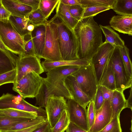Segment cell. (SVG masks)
Returning <instances> with one entry per match:
<instances>
[{"label": "cell", "mask_w": 132, "mask_h": 132, "mask_svg": "<svg viewBox=\"0 0 132 132\" xmlns=\"http://www.w3.org/2000/svg\"><path fill=\"white\" fill-rule=\"evenodd\" d=\"M128 35L132 36V30L129 32Z\"/></svg>", "instance_id": "816d5d0a"}, {"label": "cell", "mask_w": 132, "mask_h": 132, "mask_svg": "<svg viewBox=\"0 0 132 132\" xmlns=\"http://www.w3.org/2000/svg\"><path fill=\"white\" fill-rule=\"evenodd\" d=\"M66 132H88L70 122Z\"/></svg>", "instance_id": "bcb514c9"}, {"label": "cell", "mask_w": 132, "mask_h": 132, "mask_svg": "<svg viewBox=\"0 0 132 132\" xmlns=\"http://www.w3.org/2000/svg\"><path fill=\"white\" fill-rule=\"evenodd\" d=\"M67 110L70 122L88 131L89 128L86 108L73 99L67 100Z\"/></svg>", "instance_id": "7c38bea8"}, {"label": "cell", "mask_w": 132, "mask_h": 132, "mask_svg": "<svg viewBox=\"0 0 132 132\" xmlns=\"http://www.w3.org/2000/svg\"><path fill=\"white\" fill-rule=\"evenodd\" d=\"M110 61L114 76L116 90L123 91L130 88L132 79L127 72L119 48L115 47Z\"/></svg>", "instance_id": "ba28073f"}, {"label": "cell", "mask_w": 132, "mask_h": 132, "mask_svg": "<svg viewBox=\"0 0 132 132\" xmlns=\"http://www.w3.org/2000/svg\"><path fill=\"white\" fill-rule=\"evenodd\" d=\"M30 32L26 35L23 37L24 43V53L23 56H36Z\"/></svg>", "instance_id": "74e56055"}, {"label": "cell", "mask_w": 132, "mask_h": 132, "mask_svg": "<svg viewBox=\"0 0 132 132\" xmlns=\"http://www.w3.org/2000/svg\"><path fill=\"white\" fill-rule=\"evenodd\" d=\"M73 30L79 58L90 60L103 43L101 28L92 16L82 18Z\"/></svg>", "instance_id": "6da1fadb"}, {"label": "cell", "mask_w": 132, "mask_h": 132, "mask_svg": "<svg viewBox=\"0 0 132 132\" xmlns=\"http://www.w3.org/2000/svg\"><path fill=\"white\" fill-rule=\"evenodd\" d=\"M17 71V68L0 74V86L16 82Z\"/></svg>", "instance_id": "d590c367"}, {"label": "cell", "mask_w": 132, "mask_h": 132, "mask_svg": "<svg viewBox=\"0 0 132 132\" xmlns=\"http://www.w3.org/2000/svg\"><path fill=\"white\" fill-rule=\"evenodd\" d=\"M119 49L127 74L132 79V63L130 57L129 49L125 45Z\"/></svg>", "instance_id": "d6a6232c"}, {"label": "cell", "mask_w": 132, "mask_h": 132, "mask_svg": "<svg viewBox=\"0 0 132 132\" xmlns=\"http://www.w3.org/2000/svg\"><path fill=\"white\" fill-rule=\"evenodd\" d=\"M0 40L8 50L20 57L23 56V37L15 30L9 20H0Z\"/></svg>", "instance_id": "277c9868"}, {"label": "cell", "mask_w": 132, "mask_h": 132, "mask_svg": "<svg viewBox=\"0 0 132 132\" xmlns=\"http://www.w3.org/2000/svg\"><path fill=\"white\" fill-rule=\"evenodd\" d=\"M119 117V115L115 117L104 128L99 132H122Z\"/></svg>", "instance_id": "8d00e7d4"}, {"label": "cell", "mask_w": 132, "mask_h": 132, "mask_svg": "<svg viewBox=\"0 0 132 132\" xmlns=\"http://www.w3.org/2000/svg\"><path fill=\"white\" fill-rule=\"evenodd\" d=\"M32 119L0 116V129L10 127L20 123Z\"/></svg>", "instance_id": "1f68e13d"}, {"label": "cell", "mask_w": 132, "mask_h": 132, "mask_svg": "<svg viewBox=\"0 0 132 132\" xmlns=\"http://www.w3.org/2000/svg\"><path fill=\"white\" fill-rule=\"evenodd\" d=\"M0 116L31 119H35L39 116L38 114L36 112L27 111L11 108L0 109Z\"/></svg>", "instance_id": "d4e9b609"}, {"label": "cell", "mask_w": 132, "mask_h": 132, "mask_svg": "<svg viewBox=\"0 0 132 132\" xmlns=\"http://www.w3.org/2000/svg\"><path fill=\"white\" fill-rule=\"evenodd\" d=\"M65 82L73 100L86 108L92 100L81 89L75 78L72 75H70L66 78Z\"/></svg>", "instance_id": "2e32d148"}, {"label": "cell", "mask_w": 132, "mask_h": 132, "mask_svg": "<svg viewBox=\"0 0 132 132\" xmlns=\"http://www.w3.org/2000/svg\"><path fill=\"white\" fill-rule=\"evenodd\" d=\"M35 26L31 23L28 24L27 26V29L30 32H32L34 29Z\"/></svg>", "instance_id": "f907efd6"}, {"label": "cell", "mask_w": 132, "mask_h": 132, "mask_svg": "<svg viewBox=\"0 0 132 132\" xmlns=\"http://www.w3.org/2000/svg\"><path fill=\"white\" fill-rule=\"evenodd\" d=\"M20 57L8 50L0 40V74L16 68Z\"/></svg>", "instance_id": "9a60e30c"}, {"label": "cell", "mask_w": 132, "mask_h": 132, "mask_svg": "<svg viewBox=\"0 0 132 132\" xmlns=\"http://www.w3.org/2000/svg\"><path fill=\"white\" fill-rule=\"evenodd\" d=\"M27 17L35 26L46 24L48 21L39 9L32 11Z\"/></svg>", "instance_id": "4dcf8cb0"}, {"label": "cell", "mask_w": 132, "mask_h": 132, "mask_svg": "<svg viewBox=\"0 0 132 132\" xmlns=\"http://www.w3.org/2000/svg\"><path fill=\"white\" fill-rule=\"evenodd\" d=\"M51 19L57 25L59 46L62 60L79 59L77 40L73 30L55 14Z\"/></svg>", "instance_id": "3957f363"}, {"label": "cell", "mask_w": 132, "mask_h": 132, "mask_svg": "<svg viewBox=\"0 0 132 132\" xmlns=\"http://www.w3.org/2000/svg\"><path fill=\"white\" fill-rule=\"evenodd\" d=\"M99 86H104L113 91L116 89L114 76L110 60Z\"/></svg>", "instance_id": "484cf974"}, {"label": "cell", "mask_w": 132, "mask_h": 132, "mask_svg": "<svg viewBox=\"0 0 132 132\" xmlns=\"http://www.w3.org/2000/svg\"><path fill=\"white\" fill-rule=\"evenodd\" d=\"M13 108L37 113L39 116L47 117L46 111L42 108L28 103L19 94L15 95L7 93L0 97V109Z\"/></svg>", "instance_id": "9c48e42d"}, {"label": "cell", "mask_w": 132, "mask_h": 132, "mask_svg": "<svg viewBox=\"0 0 132 132\" xmlns=\"http://www.w3.org/2000/svg\"><path fill=\"white\" fill-rule=\"evenodd\" d=\"M55 15L73 30L79 21L72 16L68 5L62 3L60 0L56 7Z\"/></svg>", "instance_id": "603a6c76"}, {"label": "cell", "mask_w": 132, "mask_h": 132, "mask_svg": "<svg viewBox=\"0 0 132 132\" xmlns=\"http://www.w3.org/2000/svg\"><path fill=\"white\" fill-rule=\"evenodd\" d=\"M9 20L15 30L22 37L30 32L27 29L28 25L31 23L27 17H18L11 15Z\"/></svg>", "instance_id": "cb8c5ba5"}, {"label": "cell", "mask_w": 132, "mask_h": 132, "mask_svg": "<svg viewBox=\"0 0 132 132\" xmlns=\"http://www.w3.org/2000/svg\"><path fill=\"white\" fill-rule=\"evenodd\" d=\"M104 102L101 91V86H99L94 101L95 110L100 109L103 105Z\"/></svg>", "instance_id": "60d3db41"}, {"label": "cell", "mask_w": 132, "mask_h": 132, "mask_svg": "<svg viewBox=\"0 0 132 132\" xmlns=\"http://www.w3.org/2000/svg\"><path fill=\"white\" fill-rule=\"evenodd\" d=\"M20 2L28 5L32 9V11L36 10L39 8L40 0H18Z\"/></svg>", "instance_id": "b9f144b4"}, {"label": "cell", "mask_w": 132, "mask_h": 132, "mask_svg": "<svg viewBox=\"0 0 132 132\" xmlns=\"http://www.w3.org/2000/svg\"><path fill=\"white\" fill-rule=\"evenodd\" d=\"M47 120V117L38 116L36 118L24 121L13 126L0 129V131H10L23 129L32 127Z\"/></svg>", "instance_id": "83f0119b"}, {"label": "cell", "mask_w": 132, "mask_h": 132, "mask_svg": "<svg viewBox=\"0 0 132 132\" xmlns=\"http://www.w3.org/2000/svg\"><path fill=\"white\" fill-rule=\"evenodd\" d=\"M109 24L113 29L124 34H128L132 30V16L114 15L111 18Z\"/></svg>", "instance_id": "d6986e66"}, {"label": "cell", "mask_w": 132, "mask_h": 132, "mask_svg": "<svg viewBox=\"0 0 132 132\" xmlns=\"http://www.w3.org/2000/svg\"><path fill=\"white\" fill-rule=\"evenodd\" d=\"M131 110L132 112V109H131ZM131 132H132V119L131 120Z\"/></svg>", "instance_id": "f5cc1de1"}, {"label": "cell", "mask_w": 132, "mask_h": 132, "mask_svg": "<svg viewBox=\"0 0 132 132\" xmlns=\"http://www.w3.org/2000/svg\"><path fill=\"white\" fill-rule=\"evenodd\" d=\"M115 0H80L81 5L84 7L89 6H106L112 8Z\"/></svg>", "instance_id": "e575fe53"}, {"label": "cell", "mask_w": 132, "mask_h": 132, "mask_svg": "<svg viewBox=\"0 0 132 132\" xmlns=\"http://www.w3.org/2000/svg\"><path fill=\"white\" fill-rule=\"evenodd\" d=\"M72 75L82 91L94 101L98 84L93 64L90 62L88 64L80 67Z\"/></svg>", "instance_id": "5b68a950"}, {"label": "cell", "mask_w": 132, "mask_h": 132, "mask_svg": "<svg viewBox=\"0 0 132 132\" xmlns=\"http://www.w3.org/2000/svg\"><path fill=\"white\" fill-rule=\"evenodd\" d=\"M42 58L51 61L62 60L59 46L57 25L51 19L46 24L45 46Z\"/></svg>", "instance_id": "52a82bcc"}, {"label": "cell", "mask_w": 132, "mask_h": 132, "mask_svg": "<svg viewBox=\"0 0 132 132\" xmlns=\"http://www.w3.org/2000/svg\"><path fill=\"white\" fill-rule=\"evenodd\" d=\"M90 62L89 60L79 59L72 60H62L53 61L45 60L41 63L44 71L47 72L56 67L71 65L82 67L88 64Z\"/></svg>", "instance_id": "ffe728a7"}, {"label": "cell", "mask_w": 132, "mask_h": 132, "mask_svg": "<svg viewBox=\"0 0 132 132\" xmlns=\"http://www.w3.org/2000/svg\"><path fill=\"white\" fill-rule=\"evenodd\" d=\"M123 92L116 89L114 91L110 101L112 111V119L117 115L120 116L122 110L127 108V100Z\"/></svg>", "instance_id": "44dd1931"}, {"label": "cell", "mask_w": 132, "mask_h": 132, "mask_svg": "<svg viewBox=\"0 0 132 132\" xmlns=\"http://www.w3.org/2000/svg\"><path fill=\"white\" fill-rule=\"evenodd\" d=\"M101 91L104 101L110 102L112 97L114 90H111L105 87L101 86Z\"/></svg>", "instance_id": "ee69618b"}, {"label": "cell", "mask_w": 132, "mask_h": 132, "mask_svg": "<svg viewBox=\"0 0 132 132\" xmlns=\"http://www.w3.org/2000/svg\"><path fill=\"white\" fill-rule=\"evenodd\" d=\"M46 24L35 26L30 32L35 55L42 58L45 48L46 38Z\"/></svg>", "instance_id": "e0dca14e"}, {"label": "cell", "mask_w": 132, "mask_h": 132, "mask_svg": "<svg viewBox=\"0 0 132 132\" xmlns=\"http://www.w3.org/2000/svg\"><path fill=\"white\" fill-rule=\"evenodd\" d=\"M60 0H40L39 9L47 19L57 6Z\"/></svg>", "instance_id": "f1b7e54d"}, {"label": "cell", "mask_w": 132, "mask_h": 132, "mask_svg": "<svg viewBox=\"0 0 132 132\" xmlns=\"http://www.w3.org/2000/svg\"><path fill=\"white\" fill-rule=\"evenodd\" d=\"M45 122L39 124L28 128L23 129L10 131L0 130V132H32L36 129L40 127Z\"/></svg>", "instance_id": "7dc6e473"}, {"label": "cell", "mask_w": 132, "mask_h": 132, "mask_svg": "<svg viewBox=\"0 0 132 132\" xmlns=\"http://www.w3.org/2000/svg\"><path fill=\"white\" fill-rule=\"evenodd\" d=\"M87 115L90 129L94 123L96 117V110L93 101L92 100L88 105L87 110Z\"/></svg>", "instance_id": "ab89813d"}, {"label": "cell", "mask_w": 132, "mask_h": 132, "mask_svg": "<svg viewBox=\"0 0 132 132\" xmlns=\"http://www.w3.org/2000/svg\"><path fill=\"white\" fill-rule=\"evenodd\" d=\"M114 48L111 44L105 41L90 60L94 65L98 86Z\"/></svg>", "instance_id": "30bf717a"}, {"label": "cell", "mask_w": 132, "mask_h": 132, "mask_svg": "<svg viewBox=\"0 0 132 132\" xmlns=\"http://www.w3.org/2000/svg\"><path fill=\"white\" fill-rule=\"evenodd\" d=\"M20 57L16 68L17 74L16 82L29 72H35L40 75L44 72L40 59L37 57L27 56Z\"/></svg>", "instance_id": "4fadbf2b"}, {"label": "cell", "mask_w": 132, "mask_h": 132, "mask_svg": "<svg viewBox=\"0 0 132 132\" xmlns=\"http://www.w3.org/2000/svg\"><path fill=\"white\" fill-rule=\"evenodd\" d=\"M0 1L11 15L13 16L27 17L32 11L31 7L20 2L18 0H0Z\"/></svg>", "instance_id": "ac0fdd59"}, {"label": "cell", "mask_w": 132, "mask_h": 132, "mask_svg": "<svg viewBox=\"0 0 132 132\" xmlns=\"http://www.w3.org/2000/svg\"><path fill=\"white\" fill-rule=\"evenodd\" d=\"M99 26L105 37V42L109 43L115 47L120 48L124 46V41L110 26H103L101 24Z\"/></svg>", "instance_id": "7402d4cb"}, {"label": "cell", "mask_w": 132, "mask_h": 132, "mask_svg": "<svg viewBox=\"0 0 132 132\" xmlns=\"http://www.w3.org/2000/svg\"><path fill=\"white\" fill-rule=\"evenodd\" d=\"M45 108L48 121L52 128L63 111L67 110V101L63 97L51 95L47 98Z\"/></svg>", "instance_id": "8fae6325"}, {"label": "cell", "mask_w": 132, "mask_h": 132, "mask_svg": "<svg viewBox=\"0 0 132 132\" xmlns=\"http://www.w3.org/2000/svg\"><path fill=\"white\" fill-rule=\"evenodd\" d=\"M32 132H52V128L47 120Z\"/></svg>", "instance_id": "f6af8a7d"}, {"label": "cell", "mask_w": 132, "mask_h": 132, "mask_svg": "<svg viewBox=\"0 0 132 132\" xmlns=\"http://www.w3.org/2000/svg\"><path fill=\"white\" fill-rule=\"evenodd\" d=\"M84 11L82 18L94 17L99 13L112 9L106 6H89L84 7Z\"/></svg>", "instance_id": "836d02e7"}, {"label": "cell", "mask_w": 132, "mask_h": 132, "mask_svg": "<svg viewBox=\"0 0 132 132\" xmlns=\"http://www.w3.org/2000/svg\"><path fill=\"white\" fill-rule=\"evenodd\" d=\"M81 67L67 66L54 68L46 73L43 78V83L39 93L36 97L37 102L45 105L48 97L50 95L61 96L68 99H73L65 83L67 77L72 75Z\"/></svg>", "instance_id": "7a4b0ae2"}, {"label": "cell", "mask_w": 132, "mask_h": 132, "mask_svg": "<svg viewBox=\"0 0 132 132\" xmlns=\"http://www.w3.org/2000/svg\"><path fill=\"white\" fill-rule=\"evenodd\" d=\"M70 122L67 110H64L55 126L52 128V132H64Z\"/></svg>", "instance_id": "f546056e"}, {"label": "cell", "mask_w": 132, "mask_h": 132, "mask_svg": "<svg viewBox=\"0 0 132 132\" xmlns=\"http://www.w3.org/2000/svg\"><path fill=\"white\" fill-rule=\"evenodd\" d=\"M130 95L127 101V108L132 109V89H130Z\"/></svg>", "instance_id": "681fc988"}, {"label": "cell", "mask_w": 132, "mask_h": 132, "mask_svg": "<svg viewBox=\"0 0 132 132\" xmlns=\"http://www.w3.org/2000/svg\"><path fill=\"white\" fill-rule=\"evenodd\" d=\"M68 6L69 11L73 18L79 21L82 19L84 8L81 5Z\"/></svg>", "instance_id": "f35d334b"}, {"label": "cell", "mask_w": 132, "mask_h": 132, "mask_svg": "<svg viewBox=\"0 0 132 132\" xmlns=\"http://www.w3.org/2000/svg\"><path fill=\"white\" fill-rule=\"evenodd\" d=\"M112 9L119 15L132 16V0H115Z\"/></svg>", "instance_id": "4316f807"}, {"label": "cell", "mask_w": 132, "mask_h": 132, "mask_svg": "<svg viewBox=\"0 0 132 132\" xmlns=\"http://www.w3.org/2000/svg\"><path fill=\"white\" fill-rule=\"evenodd\" d=\"M112 117L110 102L106 100L100 109L96 110L94 123L88 132H99L101 131L110 122Z\"/></svg>", "instance_id": "5bb4252c"}, {"label": "cell", "mask_w": 132, "mask_h": 132, "mask_svg": "<svg viewBox=\"0 0 132 132\" xmlns=\"http://www.w3.org/2000/svg\"><path fill=\"white\" fill-rule=\"evenodd\" d=\"M43 78L35 72H29L19 81L13 84L12 89L24 99L33 98L38 94Z\"/></svg>", "instance_id": "8992f818"}, {"label": "cell", "mask_w": 132, "mask_h": 132, "mask_svg": "<svg viewBox=\"0 0 132 132\" xmlns=\"http://www.w3.org/2000/svg\"><path fill=\"white\" fill-rule=\"evenodd\" d=\"M63 4L69 6L81 5L80 0H60Z\"/></svg>", "instance_id": "c3c4849f"}, {"label": "cell", "mask_w": 132, "mask_h": 132, "mask_svg": "<svg viewBox=\"0 0 132 132\" xmlns=\"http://www.w3.org/2000/svg\"><path fill=\"white\" fill-rule=\"evenodd\" d=\"M11 15V13L5 8L0 1V20H9Z\"/></svg>", "instance_id": "7bdbcfd3"}, {"label": "cell", "mask_w": 132, "mask_h": 132, "mask_svg": "<svg viewBox=\"0 0 132 132\" xmlns=\"http://www.w3.org/2000/svg\"><path fill=\"white\" fill-rule=\"evenodd\" d=\"M130 88L132 89V79L131 80V81Z\"/></svg>", "instance_id": "db71d44e"}]
</instances>
